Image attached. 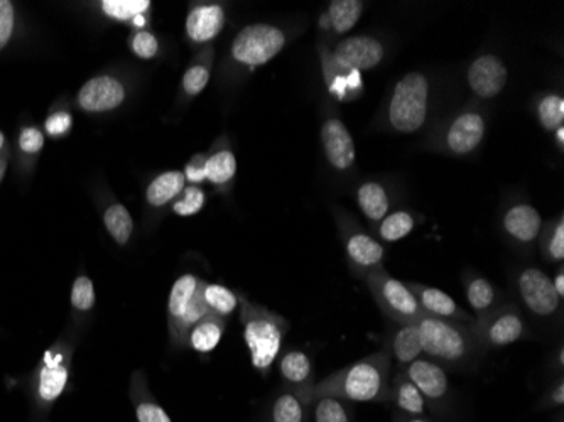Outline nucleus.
I'll return each mask as SVG.
<instances>
[{
	"mask_svg": "<svg viewBox=\"0 0 564 422\" xmlns=\"http://www.w3.org/2000/svg\"><path fill=\"white\" fill-rule=\"evenodd\" d=\"M391 379L392 360L382 348L316 382L310 404L323 396L347 402H389Z\"/></svg>",
	"mask_w": 564,
	"mask_h": 422,
	"instance_id": "1",
	"label": "nucleus"
},
{
	"mask_svg": "<svg viewBox=\"0 0 564 422\" xmlns=\"http://www.w3.org/2000/svg\"><path fill=\"white\" fill-rule=\"evenodd\" d=\"M423 355L442 365L445 370H465L485 354L478 342L474 323L448 322L424 316L417 320Z\"/></svg>",
	"mask_w": 564,
	"mask_h": 422,
	"instance_id": "2",
	"label": "nucleus"
},
{
	"mask_svg": "<svg viewBox=\"0 0 564 422\" xmlns=\"http://www.w3.org/2000/svg\"><path fill=\"white\" fill-rule=\"evenodd\" d=\"M75 347V336L65 333L44 351L40 364L34 368L28 386L31 418L34 422H50L51 411L68 389Z\"/></svg>",
	"mask_w": 564,
	"mask_h": 422,
	"instance_id": "3",
	"label": "nucleus"
},
{
	"mask_svg": "<svg viewBox=\"0 0 564 422\" xmlns=\"http://www.w3.org/2000/svg\"><path fill=\"white\" fill-rule=\"evenodd\" d=\"M237 296H239L243 339L249 347L252 367L262 377H268L272 365L281 354L282 342L290 332V323L275 311L252 303L242 293H237Z\"/></svg>",
	"mask_w": 564,
	"mask_h": 422,
	"instance_id": "4",
	"label": "nucleus"
},
{
	"mask_svg": "<svg viewBox=\"0 0 564 422\" xmlns=\"http://www.w3.org/2000/svg\"><path fill=\"white\" fill-rule=\"evenodd\" d=\"M431 84L424 73L402 76L389 100L388 120L399 134H416L430 116Z\"/></svg>",
	"mask_w": 564,
	"mask_h": 422,
	"instance_id": "5",
	"label": "nucleus"
},
{
	"mask_svg": "<svg viewBox=\"0 0 564 422\" xmlns=\"http://www.w3.org/2000/svg\"><path fill=\"white\" fill-rule=\"evenodd\" d=\"M203 279L195 274H185L176 279L171 288L167 300V332L173 347L188 348L189 329L208 314L203 303Z\"/></svg>",
	"mask_w": 564,
	"mask_h": 422,
	"instance_id": "6",
	"label": "nucleus"
},
{
	"mask_svg": "<svg viewBox=\"0 0 564 422\" xmlns=\"http://www.w3.org/2000/svg\"><path fill=\"white\" fill-rule=\"evenodd\" d=\"M288 44L286 31L278 25L249 24L237 33L230 46V56L237 65L258 68L274 59Z\"/></svg>",
	"mask_w": 564,
	"mask_h": 422,
	"instance_id": "7",
	"label": "nucleus"
},
{
	"mask_svg": "<svg viewBox=\"0 0 564 422\" xmlns=\"http://www.w3.org/2000/svg\"><path fill=\"white\" fill-rule=\"evenodd\" d=\"M337 227L344 244L345 256H347L348 268L355 275L366 279L373 271L383 269L386 249L373 235L364 230L350 215L341 209H338Z\"/></svg>",
	"mask_w": 564,
	"mask_h": 422,
	"instance_id": "8",
	"label": "nucleus"
},
{
	"mask_svg": "<svg viewBox=\"0 0 564 422\" xmlns=\"http://www.w3.org/2000/svg\"><path fill=\"white\" fill-rule=\"evenodd\" d=\"M377 306L394 323H414L424 318L416 297L405 282L392 278L386 269L373 271L364 279Z\"/></svg>",
	"mask_w": 564,
	"mask_h": 422,
	"instance_id": "9",
	"label": "nucleus"
},
{
	"mask_svg": "<svg viewBox=\"0 0 564 422\" xmlns=\"http://www.w3.org/2000/svg\"><path fill=\"white\" fill-rule=\"evenodd\" d=\"M474 329L485 351L509 347L529 336L524 314L514 304H500L484 318L475 320Z\"/></svg>",
	"mask_w": 564,
	"mask_h": 422,
	"instance_id": "10",
	"label": "nucleus"
},
{
	"mask_svg": "<svg viewBox=\"0 0 564 422\" xmlns=\"http://www.w3.org/2000/svg\"><path fill=\"white\" fill-rule=\"evenodd\" d=\"M487 136V117L477 107L459 110L443 130L440 145L455 158L474 154Z\"/></svg>",
	"mask_w": 564,
	"mask_h": 422,
	"instance_id": "11",
	"label": "nucleus"
},
{
	"mask_svg": "<svg viewBox=\"0 0 564 422\" xmlns=\"http://www.w3.org/2000/svg\"><path fill=\"white\" fill-rule=\"evenodd\" d=\"M518 293L535 318L553 320L563 310V301L554 291L553 279L541 269L524 268L519 272Z\"/></svg>",
	"mask_w": 564,
	"mask_h": 422,
	"instance_id": "12",
	"label": "nucleus"
},
{
	"mask_svg": "<svg viewBox=\"0 0 564 422\" xmlns=\"http://www.w3.org/2000/svg\"><path fill=\"white\" fill-rule=\"evenodd\" d=\"M405 376L420 390L426 404L436 412H443L449 402L448 374L442 365L421 357L402 368Z\"/></svg>",
	"mask_w": 564,
	"mask_h": 422,
	"instance_id": "13",
	"label": "nucleus"
},
{
	"mask_svg": "<svg viewBox=\"0 0 564 422\" xmlns=\"http://www.w3.org/2000/svg\"><path fill=\"white\" fill-rule=\"evenodd\" d=\"M502 231L512 246L531 252L540 240L543 230V217L534 206L529 203H514L503 212Z\"/></svg>",
	"mask_w": 564,
	"mask_h": 422,
	"instance_id": "14",
	"label": "nucleus"
},
{
	"mask_svg": "<svg viewBox=\"0 0 564 422\" xmlns=\"http://www.w3.org/2000/svg\"><path fill=\"white\" fill-rule=\"evenodd\" d=\"M319 136H322V148L329 166L337 173H348L354 170L357 151H355L354 138L344 120L337 116L326 117Z\"/></svg>",
	"mask_w": 564,
	"mask_h": 422,
	"instance_id": "15",
	"label": "nucleus"
},
{
	"mask_svg": "<svg viewBox=\"0 0 564 422\" xmlns=\"http://www.w3.org/2000/svg\"><path fill=\"white\" fill-rule=\"evenodd\" d=\"M332 56L338 65L357 72L377 68L386 56V47L377 37L350 36L333 47Z\"/></svg>",
	"mask_w": 564,
	"mask_h": 422,
	"instance_id": "16",
	"label": "nucleus"
},
{
	"mask_svg": "<svg viewBox=\"0 0 564 422\" xmlns=\"http://www.w3.org/2000/svg\"><path fill=\"white\" fill-rule=\"evenodd\" d=\"M509 72L506 63L496 55H481L468 66L467 82L475 97L492 100L502 94Z\"/></svg>",
	"mask_w": 564,
	"mask_h": 422,
	"instance_id": "17",
	"label": "nucleus"
},
{
	"mask_svg": "<svg viewBox=\"0 0 564 422\" xmlns=\"http://www.w3.org/2000/svg\"><path fill=\"white\" fill-rule=\"evenodd\" d=\"M76 100L84 112H112L126 100V87L122 82L117 80L116 76H95L80 88Z\"/></svg>",
	"mask_w": 564,
	"mask_h": 422,
	"instance_id": "18",
	"label": "nucleus"
},
{
	"mask_svg": "<svg viewBox=\"0 0 564 422\" xmlns=\"http://www.w3.org/2000/svg\"><path fill=\"white\" fill-rule=\"evenodd\" d=\"M319 59H322L323 80L326 90L338 101H354L364 95V76L357 69L344 68L332 56V50L319 46Z\"/></svg>",
	"mask_w": 564,
	"mask_h": 422,
	"instance_id": "19",
	"label": "nucleus"
},
{
	"mask_svg": "<svg viewBox=\"0 0 564 422\" xmlns=\"http://www.w3.org/2000/svg\"><path fill=\"white\" fill-rule=\"evenodd\" d=\"M411 293L416 297L424 316L436 320H448V322L474 323V314L459 306L449 294L438 288L420 284V282H405Z\"/></svg>",
	"mask_w": 564,
	"mask_h": 422,
	"instance_id": "20",
	"label": "nucleus"
},
{
	"mask_svg": "<svg viewBox=\"0 0 564 422\" xmlns=\"http://www.w3.org/2000/svg\"><path fill=\"white\" fill-rule=\"evenodd\" d=\"M279 374L284 382V389L290 390L304 404L310 405L312 390L316 383L312 358L301 350L286 351L279 360Z\"/></svg>",
	"mask_w": 564,
	"mask_h": 422,
	"instance_id": "21",
	"label": "nucleus"
},
{
	"mask_svg": "<svg viewBox=\"0 0 564 422\" xmlns=\"http://www.w3.org/2000/svg\"><path fill=\"white\" fill-rule=\"evenodd\" d=\"M227 12L220 4H195L186 15V37L196 46H210L224 31Z\"/></svg>",
	"mask_w": 564,
	"mask_h": 422,
	"instance_id": "22",
	"label": "nucleus"
},
{
	"mask_svg": "<svg viewBox=\"0 0 564 422\" xmlns=\"http://www.w3.org/2000/svg\"><path fill=\"white\" fill-rule=\"evenodd\" d=\"M383 350L388 351L395 368L408 367L417 358L423 357L420 329L414 323H394L388 326V335L383 342Z\"/></svg>",
	"mask_w": 564,
	"mask_h": 422,
	"instance_id": "23",
	"label": "nucleus"
},
{
	"mask_svg": "<svg viewBox=\"0 0 564 422\" xmlns=\"http://www.w3.org/2000/svg\"><path fill=\"white\" fill-rule=\"evenodd\" d=\"M389 402H392L398 414L409 418H424L427 414L426 401L402 368H395V372L392 374Z\"/></svg>",
	"mask_w": 564,
	"mask_h": 422,
	"instance_id": "24",
	"label": "nucleus"
},
{
	"mask_svg": "<svg viewBox=\"0 0 564 422\" xmlns=\"http://www.w3.org/2000/svg\"><path fill=\"white\" fill-rule=\"evenodd\" d=\"M129 398H131L138 422H173L149 389L148 377L142 370H135L132 374Z\"/></svg>",
	"mask_w": 564,
	"mask_h": 422,
	"instance_id": "25",
	"label": "nucleus"
},
{
	"mask_svg": "<svg viewBox=\"0 0 564 422\" xmlns=\"http://www.w3.org/2000/svg\"><path fill=\"white\" fill-rule=\"evenodd\" d=\"M237 160L232 149L225 142V136L215 142L210 152H207L205 164V181L214 184L215 188L227 190L236 180Z\"/></svg>",
	"mask_w": 564,
	"mask_h": 422,
	"instance_id": "26",
	"label": "nucleus"
},
{
	"mask_svg": "<svg viewBox=\"0 0 564 422\" xmlns=\"http://www.w3.org/2000/svg\"><path fill=\"white\" fill-rule=\"evenodd\" d=\"M464 285L468 304H470L475 313V320L484 318V316L492 313L494 310H497L502 304L500 303L496 285L489 279L478 274V272H465Z\"/></svg>",
	"mask_w": 564,
	"mask_h": 422,
	"instance_id": "27",
	"label": "nucleus"
},
{
	"mask_svg": "<svg viewBox=\"0 0 564 422\" xmlns=\"http://www.w3.org/2000/svg\"><path fill=\"white\" fill-rule=\"evenodd\" d=\"M358 208L370 224L377 225L386 215L391 214V193L380 181H364L355 193Z\"/></svg>",
	"mask_w": 564,
	"mask_h": 422,
	"instance_id": "28",
	"label": "nucleus"
},
{
	"mask_svg": "<svg viewBox=\"0 0 564 422\" xmlns=\"http://www.w3.org/2000/svg\"><path fill=\"white\" fill-rule=\"evenodd\" d=\"M225 328H227V320L215 314H205L189 329L188 348L199 355L212 354L218 347Z\"/></svg>",
	"mask_w": 564,
	"mask_h": 422,
	"instance_id": "29",
	"label": "nucleus"
},
{
	"mask_svg": "<svg viewBox=\"0 0 564 422\" xmlns=\"http://www.w3.org/2000/svg\"><path fill=\"white\" fill-rule=\"evenodd\" d=\"M215 50L214 46H205L198 51V55L193 58L186 68L185 75H183V94L186 98L198 97L205 88H207L208 82H210L212 68H214Z\"/></svg>",
	"mask_w": 564,
	"mask_h": 422,
	"instance_id": "30",
	"label": "nucleus"
},
{
	"mask_svg": "<svg viewBox=\"0 0 564 422\" xmlns=\"http://www.w3.org/2000/svg\"><path fill=\"white\" fill-rule=\"evenodd\" d=\"M186 180L182 171H167L152 180L145 190V199L152 208H163L167 203L176 199L185 190Z\"/></svg>",
	"mask_w": 564,
	"mask_h": 422,
	"instance_id": "31",
	"label": "nucleus"
},
{
	"mask_svg": "<svg viewBox=\"0 0 564 422\" xmlns=\"http://www.w3.org/2000/svg\"><path fill=\"white\" fill-rule=\"evenodd\" d=\"M416 217L409 209H395L376 225L379 242L394 244L405 239L416 228Z\"/></svg>",
	"mask_w": 564,
	"mask_h": 422,
	"instance_id": "32",
	"label": "nucleus"
},
{
	"mask_svg": "<svg viewBox=\"0 0 564 422\" xmlns=\"http://www.w3.org/2000/svg\"><path fill=\"white\" fill-rule=\"evenodd\" d=\"M268 422H310V405L288 389H282L272 401Z\"/></svg>",
	"mask_w": 564,
	"mask_h": 422,
	"instance_id": "33",
	"label": "nucleus"
},
{
	"mask_svg": "<svg viewBox=\"0 0 564 422\" xmlns=\"http://www.w3.org/2000/svg\"><path fill=\"white\" fill-rule=\"evenodd\" d=\"M364 11H366V2L362 0H333L329 2L326 15H328L333 33L338 36L350 33Z\"/></svg>",
	"mask_w": 564,
	"mask_h": 422,
	"instance_id": "34",
	"label": "nucleus"
},
{
	"mask_svg": "<svg viewBox=\"0 0 564 422\" xmlns=\"http://www.w3.org/2000/svg\"><path fill=\"white\" fill-rule=\"evenodd\" d=\"M203 303L207 307L208 313L220 316V318H232L239 307V296L234 293L232 289L225 288L221 284H210L205 281L203 285Z\"/></svg>",
	"mask_w": 564,
	"mask_h": 422,
	"instance_id": "35",
	"label": "nucleus"
},
{
	"mask_svg": "<svg viewBox=\"0 0 564 422\" xmlns=\"http://www.w3.org/2000/svg\"><path fill=\"white\" fill-rule=\"evenodd\" d=\"M104 225L117 246L126 247L131 242L132 234H134V220L126 206L120 203L107 206L104 212Z\"/></svg>",
	"mask_w": 564,
	"mask_h": 422,
	"instance_id": "36",
	"label": "nucleus"
},
{
	"mask_svg": "<svg viewBox=\"0 0 564 422\" xmlns=\"http://www.w3.org/2000/svg\"><path fill=\"white\" fill-rule=\"evenodd\" d=\"M72 303L73 320L80 325L85 318L90 316L97 303V294H95L94 281L87 274L76 275L72 285Z\"/></svg>",
	"mask_w": 564,
	"mask_h": 422,
	"instance_id": "37",
	"label": "nucleus"
},
{
	"mask_svg": "<svg viewBox=\"0 0 564 422\" xmlns=\"http://www.w3.org/2000/svg\"><path fill=\"white\" fill-rule=\"evenodd\" d=\"M541 257L547 263H563L564 260V217L560 215L556 220L543 227L540 240Z\"/></svg>",
	"mask_w": 564,
	"mask_h": 422,
	"instance_id": "38",
	"label": "nucleus"
},
{
	"mask_svg": "<svg viewBox=\"0 0 564 422\" xmlns=\"http://www.w3.org/2000/svg\"><path fill=\"white\" fill-rule=\"evenodd\" d=\"M535 117L547 132H556L564 127V98L563 95L547 91L535 101Z\"/></svg>",
	"mask_w": 564,
	"mask_h": 422,
	"instance_id": "39",
	"label": "nucleus"
},
{
	"mask_svg": "<svg viewBox=\"0 0 564 422\" xmlns=\"http://www.w3.org/2000/svg\"><path fill=\"white\" fill-rule=\"evenodd\" d=\"M310 414L313 415V422H354V414L347 401L329 396L312 401Z\"/></svg>",
	"mask_w": 564,
	"mask_h": 422,
	"instance_id": "40",
	"label": "nucleus"
},
{
	"mask_svg": "<svg viewBox=\"0 0 564 422\" xmlns=\"http://www.w3.org/2000/svg\"><path fill=\"white\" fill-rule=\"evenodd\" d=\"M151 6L149 0H104V2H100L104 14L119 22L144 18Z\"/></svg>",
	"mask_w": 564,
	"mask_h": 422,
	"instance_id": "41",
	"label": "nucleus"
},
{
	"mask_svg": "<svg viewBox=\"0 0 564 422\" xmlns=\"http://www.w3.org/2000/svg\"><path fill=\"white\" fill-rule=\"evenodd\" d=\"M205 203H207V193L203 192L199 186L189 184V186H185L182 195L174 199L173 214L177 217H193L205 208Z\"/></svg>",
	"mask_w": 564,
	"mask_h": 422,
	"instance_id": "42",
	"label": "nucleus"
},
{
	"mask_svg": "<svg viewBox=\"0 0 564 422\" xmlns=\"http://www.w3.org/2000/svg\"><path fill=\"white\" fill-rule=\"evenodd\" d=\"M129 44H131L132 53L141 59L156 58L160 53V41L151 31H135Z\"/></svg>",
	"mask_w": 564,
	"mask_h": 422,
	"instance_id": "43",
	"label": "nucleus"
},
{
	"mask_svg": "<svg viewBox=\"0 0 564 422\" xmlns=\"http://www.w3.org/2000/svg\"><path fill=\"white\" fill-rule=\"evenodd\" d=\"M18 144L22 155H25V158H34V155L40 154L44 148L43 130L37 129L36 126L22 127L21 132H19Z\"/></svg>",
	"mask_w": 564,
	"mask_h": 422,
	"instance_id": "44",
	"label": "nucleus"
},
{
	"mask_svg": "<svg viewBox=\"0 0 564 422\" xmlns=\"http://www.w3.org/2000/svg\"><path fill=\"white\" fill-rule=\"evenodd\" d=\"M15 31V6L11 0H0V51L11 43Z\"/></svg>",
	"mask_w": 564,
	"mask_h": 422,
	"instance_id": "45",
	"label": "nucleus"
},
{
	"mask_svg": "<svg viewBox=\"0 0 564 422\" xmlns=\"http://www.w3.org/2000/svg\"><path fill=\"white\" fill-rule=\"evenodd\" d=\"M72 126V113L66 112V110H56V112L47 116L46 122H44V132H46L50 138L62 139L65 138L66 134H69Z\"/></svg>",
	"mask_w": 564,
	"mask_h": 422,
	"instance_id": "46",
	"label": "nucleus"
},
{
	"mask_svg": "<svg viewBox=\"0 0 564 422\" xmlns=\"http://www.w3.org/2000/svg\"><path fill=\"white\" fill-rule=\"evenodd\" d=\"M205 164H207V152H198L193 155L192 160L186 163L185 173H183L185 180L195 186L205 183Z\"/></svg>",
	"mask_w": 564,
	"mask_h": 422,
	"instance_id": "47",
	"label": "nucleus"
},
{
	"mask_svg": "<svg viewBox=\"0 0 564 422\" xmlns=\"http://www.w3.org/2000/svg\"><path fill=\"white\" fill-rule=\"evenodd\" d=\"M544 405L550 409L563 408L564 404V380L561 377L550 390H547L546 398H544Z\"/></svg>",
	"mask_w": 564,
	"mask_h": 422,
	"instance_id": "48",
	"label": "nucleus"
},
{
	"mask_svg": "<svg viewBox=\"0 0 564 422\" xmlns=\"http://www.w3.org/2000/svg\"><path fill=\"white\" fill-rule=\"evenodd\" d=\"M553 288H554V291H556L557 296H560V300L564 301V268H563V263H561L560 269H557L556 275H554Z\"/></svg>",
	"mask_w": 564,
	"mask_h": 422,
	"instance_id": "49",
	"label": "nucleus"
},
{
	"mask_svg": "<svg viewBox=\"0 0 564 422\" xmlns=\"http://www.w3.org/2000/svg\"><path fill=\"white\" fill-rule=\"evenodd\" d=\"M9 161H11V151L9 148L6 151L0 152V183L4 180L6 171L9 167Z\"/></svg>",
	"mask_w": 564,
	"mask_h": 422,
	"instance_id": "50",
	"label": "nucleus"
},
{
	"mask_svg": "<svg viewBox=\"0 0 564 422\" xmlns=\"http://www.w3.org/2000/svg\"><path fill=\"white\" fill-rule=\"evenodd\" d=\"M394 422H431L426 418H409V415L395 414Z\"/></svg>",
	"mask_w": 564,
	"mask_h": 422,
	"instance_id": "51",
	"label": "nucleus"
},
{
	"mask_svg": "<svg viewBox=\"0 0 564 422\" xmlns=\"http://www.w3.org/2000/svg\"><path fill=\"white\" fill-rule=\"evenodd\" d=\"M554 136H556V142L557 145H560V149L564 148V127H560V129L556 130V132H553Z\"/></svg>",
	"mask_w": 564,
	"mask_h": 422,
	"instance_id": "52",
	"label": "nucleus"
},
{
	"mask_svg": "<svg viewBox=\"0 0 564 422\" xmlns=\"http://www.w3.org/2000/svg\"><path fill=\"white\" fill-rule=\"evenodd\" d=\"M319 25H322L323 30L325 31H332V25H329V19L328 15L322 14V18H319Z\"/></svg>",
	"mask_w": 564,
	"mask_h": 422,
	"instance_id": "53",
	"label": "nucleus"
},
{
	"mask_svg": "<svg viewBox=\"0 0 564 422\" xmlns=\"http://www.w3.org/2000/svg\"><path fill=\"white\" fill-rule=\"evenodd\" d=\"M8 148H9V145H8V141H6L4 132H2V130H0V152L6 151V149H8Z\"/></svg>",
	"mask_w": 564,
	"mask_h": 422,
	"instance_id": "54",
	"label": "nucleus"
}]
</instances>
